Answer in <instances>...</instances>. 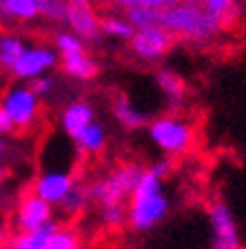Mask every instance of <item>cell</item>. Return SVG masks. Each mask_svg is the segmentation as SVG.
I'll use <instances>...</instances> for the list:
<instances>
[{
    "instance_id": "1",
    "label": "cell",
    "mask_w": 246,
    "mask_h": 249,
    "mask_svg": "<svg viewBox=\"0 0 246 249\" xmlns=\"http://www.w3.org/2000/svg\"><path fill=\"white\" fill-rule=\"evenodd\" d=\"M171 212V198L164 189V180L144 167L135 189L129 196L127 223L133 231L147 233L155 229Z\"/></svg>"
},
{
    "instance_id": "2",
    "label": "cell",
    "mask_w": 246,
    "mask_h": 249,
    "mask_svg": "<svg viewBox=\"0 0 246 249\" xmlns=\"http://www.w3.org/2000/svg\"><path fill=\"white\" fill-rule=\"evenodd\" d=\"M158 27L173 38L189 42H209L222 31V22L200 2H178L158 11Z\"/></svg>"
},
{
    "instance_id": "3",
    "label": "cell",
    "mask_w": 246,
    "mask_h": 249,
    "mask_svg": "<svg viewBox=\"0 0 246 249\" xmlns=\"http://www.w3.org/2000/svg\"><path fill=\"white\" fill-rule=\"evenodd\" d=\"M144 167L138 162H124V165L115 167V169L104 178H98L89 185V196L91 202L102 207H111V205H124L135 189L140 176H142Z\"/></svg>"
},
{
    "instance_id": "4",
    "label": "cell",
    "mask_w": 246,
    "mask_h": 249,
    "mask_svg": "<svg viewBox=\"0 0 246 249\" xmlns=\"http://www.w3.org/2000/svg\"><path fill=\"white\" fill-rule=\"evenodd\" d=\"M147 134H149L151 142L166 156L186 154L195 142L193 124H191L186 118L175 116V114L158 116V118L149 120Z\"/></svg>"
},
{
    "instance_id": "5",
    "label": "cell",
    "mask_w": 246,
    "mask_h": 249,
    "mask_svg": "<svg viewBox=\"0 0 246 249\" xmlns=\"http://www.w3.org/2000/svg\"><path fill=\"white\" fill-rule=\"evenodd\" d=\"M0 107L9 116L14 129H29L40 114V98L29 89V85H11L0 96Z\"/></svg>"
},
{
    "instance_id": "6",
    "label": "cell",
    "mask_w": 246,
    "mask_h": 249,
    "mask_svg": "<svg viewBox=\"0 0 246 249\" xmlns=\"http://www.w3.org/2000/svg\"><path fill=\"white\" fill-rule=\"evenodd\" d=\"M60 56L53 47L47 45H27V49L22 52V56L16 60V65L9 69V73L18 80V83H31L33 78L45 76L51 69L58 67Z\"/></svg>"
},
{
    "instance_id": "7",
    "label": "cell",
    "mask_w": 246,
    "mask_h": 249,
    "mask_svg": "<svg viewBox=\"0 0 246 249\" xmlns=\"http://www.w3.org/2000/svg\"><path fill=\"white\" fill-rule=\"evenodd\" d=\"M211 223V245L209 249H242L240 229L235 216L224 200H215L209 207Z\"/></svg>"
},
{
    "instance_id": "8",
    "label": "cell",
    "mask_w": 246,
    "mask_h": 249,
    "mask_svg": "<svg viewBox=\"0 0 246 249\" xmlns=\"http://www.w3.org/2000/svg\"><path fill=\"white\" fill-rule=\"evenodd\" d=\"M175 38L162 27H149V29H135L129 40V49L138 60L158 62L171 52Z\"/></svg>"
},
{
    "instance_id": "9",
    "label": "cell",
    "mask_w": 246,
    "mask_h": 249,
    "mask_svg": "<svg viewBox=\"0 0 246 249\" xmlns=\"http://www.w3.org/2000/svg\"><path fill=\"white\" fill-rule=\"evenodd\" d=\"M65 22L69 31L82 38L84 42H96L100 34V16L96 11L93 0H67Z\"/></svg>"
},
{
    "instance_id": "10",
    "label": "cell",
    "mask_w": 246,
    "mask_h": 249,
    "mask_svg": "<svg viewBox=\"0 0 246 249\" xmlns=\"http://www.w3.org/2000/svg\"><path fill=\"white\" fill-rule=\"evenodd\" d=\"M51 220H56L53 218V205L38 198L33 192H27L18 198V205H16L14 212L16 231H36Z\"/></svg>"
},
{
    "instance_id": "11",
    "label": "cell",
    "mask_w": 246,
    "mask_h": 249,
    "mask_svg": "<svg viewBox=\"0 0 246 249\" xmlns=\"http://www.w3.org/2000/svg\"><path fill=\"white\" fill-rule=\"evenodd\" d=\"M76 174L69 169H47L40 171L31 185V192L45 202L58 207V202L71 192V187L76 185Z\"/></svg>"
},
{
    "instance_id": "12",
    "label": "cell",
    "mask_w": 246,
    "mask_h": 249,
    "mask_svg": "<svg viewBox=\"0 0 246 249\" xmlns=\"http://www.w3.org/2000/svg\"><path fill=\"white\" fill-rule=\"evenodd\" d=\"M96 120V109L89 100H71L60 114V127L69 138H76L84 127Z\"/></svg>"
},
{
    "instance_id": "13",
    "label": "cell",
    "mask_w": 246,
    "mask_h": 249,
    "mask_svg": "<svg viewBox=\"0 0 246 249\" xmlns=\"http://www.w3.org/2000/svg\"><path fill=\"white\" fill-rule=\"evenodd\" d=\"M113 118L118 120V124L122 129H129V131H135V129H144L147 124H149V114L142 111L133 100L129 98L127 93H118L115 98H113Z\"/></svg>"
},
{
    "instance_id": "14",
    "label": "cell",
    "mask_w": 246,
    "mask_h": 249,
    "mask_svg": "<svg viewBox=\"0 0 246 249\" xmlns=\"http://www.w3.org/2000/svg\"><path fill=\"white\" fill-rule=\"evenodd\" d=\"M62 71L67 73L69 78L73 80H80V83H89L93 78H98L100 73V65L93 56H89L87 52H80V53H67V56H60Z\"/></svg>"
},
{
    "instance_id": "15",
    "label": "cell",
    "mask_w": 246,
    "mask_h": 249,
    "mask_svg": "<svg viewBox=\"0 0 246 249\" xmlns=\"http://www.w3.org/2000/svg\"><path fill=\"white\" fill-rule=\"evenodd\" d=\"M73 145H76L78 156H100L107 149V129H104L102 123L93 120L89 127L80 131V134L73 138Z\"/></svg>"
},
{
    "instance_id": "16",
    "label": "cell",
    "mask_w": 246,
    "mask_h": 249,
    "mask_svg": "<svg viewBox=\"0 0 246 249\" xmlns=\"http://www.w3.org/2000/svg\"><path fill=\"white\" fill-rule=\"evenodd\" d=\"M155 87L160 89V93L166 98V103L171 107H180L186 96L184 78L178 71H173V69H158L155 71Z\"/></svg>"
},
{
    "instance_id": "17",
    "label": "cell",
    "mask_w": 246,
    "mask_h": 249,
    "mask_svg": "<svg viewBox=\"0 0 246 249\" xmlns=\"http://www.w3.org/2000/svg\"><path fill=\"white\" fill-rule=\"evenodd\" d=\"M58 225H60L58 220H51L36 231H16L7 240V249H49V233Z\"/></svg>"
},
{
    "instance_id": "18",
    "label": "cell",
    "mask_w": 246,
    "mask_h": 249,
    "mask_svg": "<svg viewBox=\"0 0 246 249\" xmlns=\"http://www.w3.org/2000/svg\"><path fill=\"white\" fill-rule=\"evenodd\" d=\"M91 205V196H89V185H82V182H76L71 187V192L58 202V209L62 212L65 218H78L89 209Z\"/></svg>"
},
{
    "instance_id": "19",
    "label": "cell",
    "mask_w": 246,
    "mask_h": 249,
    "mask_svg": "<svg viewBox=\"0 0 246 249\" xmlns=\"http://www.w3.org/2000/svg\"><path fill=\"white\" fill-rule=\"evenodd\" d=\"M38 18L36 0H0V20L33 22Z\"/></svg>"
},
{
    "instance_id": "20",
    "label": "cell",
    "mask_w": 246,
    "mask_h": 249,
    "mask_svg": "<svg viewBox=\"0 0 246 249\" xmlns=\"http://www.w3.org/2000/svg\"><path fill=\"white\" fill-rule=\"evenodd\" d=\"M25 49H27V42L22 40L18 34L2 31V34H0V69H2V71H9L16 65V60L22 56Z\"/></svg>"
},
{
    "instance_id": "21",
    "label": "cell",
    "mask_w": 246,
    "mask_h": 249,
    "mask_svg": "<svg viewBox=\"0 0 246 249\" xmlns=\"http://www.w3.org/2000/svg\"><path fill=\"white\" fill-rule=\"evenodd\" d=\"M100 34L107 38H113V40L129 42L131 36L135 34V29L122 16H104V18H100Z\"/></svg>"
},
{
    "instance_id": "22",
    "label": "cell",
    "mask_w": 246,
    "mask_h": 249,
    "mask_svg": "<svg viewBox=\"0 0 246 249\" xmlns=\"http://www.w3.org/2000/svg\"><path fill=\"white\" fill-rule=\"evenodd\" d=\"M235 2L237 0H200V5L222 22V29L231 25V20L237 16Z\"/></svg>"
},
{
    "instance_id": "23",
    "label": "cell",
    "mask_w": 246,
    "mask_h": 249,
    "mask_svg": "<svg viewBox=\"0 0 246 249\" xmlns=\"http://www.w3.org/2000/svg\"><path fill=\"white\" fill-rule=\"evenodd\" d=\"M53 49L58 52V56L80 53V52H87V42L67 29V31H58L56 34V38H53Z\"/></svg>"
},
{
    "instance_id": "24",
    "label": "cell",
    "mask_w": 246,
    "mask_h": 249,
    "mask_svg": "<svg viewBox=\"0 0 246 249\" xmlns=\"http://www.w3.org/2000/svg\"><path fill=\"white\" fill-rule=\"evenodd\" d=\"M80 240V233L76 227H65L58 225L51 233H49V249H73Z\"/></svg>"
},
{
    "instance_id": "25",
    "label": "cell",
    "mask_w": 246,
    "mask_h": 249,
    "mask_svg": "<svg viewBox=\"0 0 246 249\" xmlns=\"http://www.w3.org/2000/svg\"><path fill=\"white\" fill-rule=\"evenodd\" d=\"M133 29H149V27H158V11L155 9H144V7H133L127 9L124 16Z\"/></svg>"
},
{
    "instance_id": "26",
    "label": "cell",
    "mask_w": 246,
    "mask_h": 249,
    "mask_svg": "<svg viewBox=\"0 0 246 249\" xmlns=\"http://www.w3.org/2000/svg\"><path fill=\"white\" fill-rule=\"evenodd\" d=\"M38 16L49 22H65V7L67 0H36Z\"/></svg>"
},
{
    "instance_id": "27",
    "label": "cell",
    "mask_w": 246,
    "mask_h": 249,
    "mask_svg": "<svg viewBox=\"0 0 246 249\" xmlns=\"http://www.w3.org/2000/svg\"><path fill=\"white\" fill-rule=\"evenodd\" d=\"M100 220L107 229H120L127 223V207L124 205H111V207H102Z\"/></svg>"
},
{
    "instance_id": "28",
    "label": "cell",
    "mask_w": 246,
    "mask_h": 249,
    "mask_svg": "<svg viewBox=\"0 0 246 249\" xmlns=\"http://www.w3.org/2000/svg\"><path fill=\"white\" fill-rule=\"evenodd\" d=\"M27 85H29V89L36 93L38 98H47V96H51V93L56 91V87H58L56 78H53L51 73H45V76L33 78V80H31V83H27Z\"/></svg>"
},
{
    "instance_id": "29",
    "label": "cell",
    "mask_w": 246,
    "mask_h": 249,
    "mask_svg": "<svg viewBox=\"0 0 246 249\" xmlns=\"http://www.w3.org/2000/svg\"><path fill=\"white\" fill-rule=\"evenodd\" d=\"M180 0H138V7H144V9H166V7L178 5Z\"/></svg>"
},
{
    "instance_id": "30",
    "label": "cell",
    "mask_w": 246,
    "mask_h": 249,
    "mask_svg": "<svg viewBox=\"0 0 246 249\" xmlns=\"http://www.w3.org/2000/svg\"><path fill=\"white\" fill-rule=\"evenodd\" d=\"M149 169L153 171V174H158V176L164 180V178H166V176L171 174V171H173V162H171L169 158H166V160H160V162H155V165H151Z\"/></svg>"
},
{
    "instance_id": "31",
    "label": "cell",
    "mask_w": 246,
    "mask_h": 249,
    "mask_svg": "<svg viewBox=\"0 0 246 249\" xmlns=\"http://www.w3.org/2000/svg\"><path fill=\"white\" fill-rule=\"evenodd\" d=\"M11 131H16L14 124H11L9 116L2 111V107H0V136H7V134H11Z\"/></svg>"
},
{
    "instance_id": "32",
    "label": "cell",
    "mask_w": 246,
    "mask_h": 249,
    "mask_svg": "<svg viewBox=\"0 0 246 249\" xmlns=\"http://www.w3.org/2000/svg\"><path fill=\"white\" fill-rule=\"evenodd\" d=\"M107 2H111L113 7H120V9H133V7H138V0H107Z\"/></svg>"
},
{
    "instance_id": "33",
    "label": "cell",
    "mask_w": 246,
    "mask_h": 249,
    "mask_svg": "<svg viewBox=\"0 0 246 249\" xmlns=\"http://www.w3.org/2000/svg\"><path fill=\"white\" fill-rule=\"evenodd\" d=\"M5 154V140H2V136H0V156Z\"/></svg>"
},
{
    "instance_id": "34",
    "label": "cell",
    "mask_w": 246,
    "mask_h": 249,
    "mask_svg": "<svg viewBox=\"0 0 246 249\" xmlns=\"http://www.w3.org/2000/svg\"><path fill=\"white\" fill-rule=\"evenodd\" d=\"M73 249H87V247H84V245H82V243H78V245H76V247H73Z\"/></svg>"
},
{
    "instance_id": "35",
    "label": "cell",
    "mask_w": 246,
    "mask_h": 249,
    "mask_svg": "<svg viewBox=\"0 0 246 249\" xmlns=\"http://www.w3.org/2000/svg\"><path fill=\"white\" fill-rule=\"evenodd\" d=\"M180 2H200V0H180Z\"/></svg>"
},
{
    "instance_id": "36",
    "label": "cell",
    "mask_w": 246,
    "mask_h": 249,
    "mask_svg": "<svg viewBox=\"0 0 246 249\" xmlns=\"http://www.w3.org/2000/svg\"><path fill=\"white\" fill-rule=\"evenodd\" d=\"M0 247H2V240H0Z\"/></svg>"
}]
</instances>
